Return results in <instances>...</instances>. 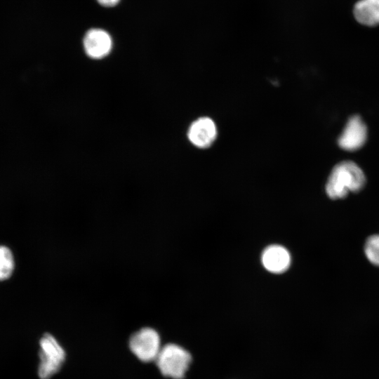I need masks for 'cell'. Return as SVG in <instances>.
Wrapping results in <instances>:
<instances>
[{"mask_svg":"<svg viewBox=\"0 0 379 379\" xmlns=\"http://www.w3.org/2000/svg\"><path fill=\"white\" fill-rule=\"evenodd\" d=\"M366 183L362 170L351 161L334 166L326 184V192L332 199L345 198L350 192L361 190Z\"/></svg>","mask_w":379,"mask_h":379,"instance_id":"cell-1","label":"cell"},{"mask_svg":"<svg viewBox=\"0 0 379 379\" xmlns=\"http://www.w3.org/2000/svg\"><path fill=\"white\" fill-rule=\"evenodd\" d=\"M192 361L190 352L182 347L169 343L161 347L155 360L161 373L172 379H182Z\"/></svg>","mask_w":379,"mask_h":379,"instance_id":"cell-2","label":"cell"},{"mask_svg":"<svg viewBox=\"0 0 379 379\" xmlns=\"http://www.w3.org/2000/svg\"><path fill=\"white\" fill-rule=\"evenodd\" d=\"M39 347L38 375L41 379H49L61 368L65 360V351L49 333L44 334L40 339Z\"/></svg>","mask_w":379,"mask_h":379,"instance_id":"cell-3","label":"cell"},{"mask_svg":"<svg viewBox=\"0 0 379 379\" xmlns=\"http://www.w3.org/2000/svg\"><path fill=\"white\" fill-rule=\"evenodd\" d=\"M133 354L143 362L155 361L161 348L160 336L152 328H143L133 333L129 340Z\"/></svg>","mask_w":379,"mask_h":379,"instance_id":"cell-4","label":"cell"},{"mask_svg":"<svg viewBox=\"0 0 379 379\" xmlns=\"http://www.w3.org/2000/svg\"><path fill=\"white\" fill-rule=\"evenodd\" d=\"M366 139V126L359 116L354 115L348 120L338 143L345 150L355 151L365 144Z\"/></svg>","mask_w":379,"mask_h":379,"instance_id":"cell-5","label":"cell"},{"mask_svg":"<svg viewBox=\"0 0 379 379\" xmlns=\"http://www.w3.org/2000/svg\"><path fill=\"white\" fill-rule=\"evenodd\" d=\"M86 53L94 59H100L107 55L112 48V40L106 31L93 28L88 30L83 40Z\"/></svg>","mask_w":379,"mask_h":379,"instance_id":"cell-6","label":"cell"},{"mask_svg":"<svg viewBox=\"0 0 379 379\" xmlns=\"http://www.w3.org/2000/svg\"><path fill=\"white\" fill-rule=\"evenodd\" d=\"M187 135L190 141L194 145L199 148H206L216 138V126L214 121L208 117L199 118L190 125Z\"/></svg>","mask_w":379,"mask_h":379,"instance_id":"cell-7","label":"cell"},{"mask_svg":"<svg viewBox=\"0 0 379 379\" xmlns=\"http://www.w3.org/2000/svg\"><path fill=\"white\" fill-rule=\"evenodd\" d=\"M261 260L264 267L269 272L281 273L290 266L291 255L282 246L271 245L263 251Z\"/></svg>","mask_w":379,"mask_h":379,"instance_id":"cell-8","label":"cell"},{"mask_svg":"<svg viewBox=\"0 0 379 379\" xmlns=\"http://www.w3.org/2000/svg\"><path fill=\"white\" fill-rule=\"evenodd\" d=\"M354 15L361 24L375 26L379 24V0H360L354 7Z\"/></svg>","mask_w":379,"mask_h":379,"instance_id":"cell-9","label":"cell"},{"mask_svg":"<svg viewBox=\"0 0 379 379\" xmlns=\"http://www.w3.org/2000/svg\"><path fill=\"white\" fill-rule=\"evenodd\" d=\"M14 269V260L9 248L0 246V281L9 278Z\"/></svg>","mask_w":379,"mask_h":379,"instance_id":"cell-10","label":"cell"},{"mask_svg":"<svg viewBox=\"0 0 379 379\" xmlns=\"http://www.w3.org/2000/svg\"><path fill=\"white\" fill-rule=\"evenodd\" d=\"M364 253L368 260L379 267V235L369 237L364 245Z\"/></svg>","mask_w":379,"mask_h":379,"instance_id":"cell-11","label":"cell"},{"mask_svg":"<svg viewBox=\"0 0 379 379\" xmlns=\"http://www.w3.org/2000/svg\"><path fill=\"white\" fill-rule=\"evenodd\" d=\"M98 2L105 7H112L116 6L120 0H97Z\"/></svg>","mask_w":379,"mask_h":379,"instance_id":"cell-12","label":"cell"}]
</instances>
